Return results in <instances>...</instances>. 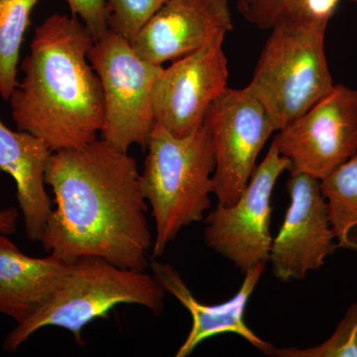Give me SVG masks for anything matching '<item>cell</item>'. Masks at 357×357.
<instances>
[{
  "label": "cell",
  "mask_w": 357,
  "mask_h": 357,
  "mask_svg": "<svg viewBox=\"0 0 357 357\" xmlns=\"http://www.w3.org/2000/svg\"><path fill=\"white\" fill-rule=\"evenodd\" d=\"M328 23L293 13L271 29L248 84L277 131L314 107L335 86L326 55Z\"/></svg>",
  "instance_id": "cell-5"
},
{
  "label": "cell",
  "mask_w": 357,
  "mask_h": 357,
  "mask_svg": "<svg viewBox=\"0 0 357 357\" xmlns=\"http://www.w3.org/2000/svg\"><path fill=\"white\" fill-rule=\"evenodd\" d=\"M7 236L0 234V314L20 325L50 299L70 263L52 255H26Z\"/></svg>",
  "instance_id": "cell-15"
},
{
  "label": "cell",
  "mask_w": 357,
  "mask_h": 357,
  "mask_svg": "<svg viewBox=\"0 0 357 357\" xmlns=\"http://www.w3.org/2000/svg\"><path fill=\"white\" fill-rule=\"evenodd\" d=\"M225 37H215L198 51L164 68L152 93L156 126L184 136L204 123L211 105L227 89Z\"/></svg>",
  "instance_id": "cell-10"
},
{
  "label": "cell",
  "mask_w": 357,
  "mask_h": 357,
  "mask_svg": "<svg viewBox=\"0 0 357 357\" xmlns=\"http://www.w3.org/2000/svg\"><path fill=\"white\" fill-rule=\"evenodd\" d=\"M290 169V160L272 141L236 203L218 204L206 218L204 243L243 273L269 260L273 241L270 232L272 195L278 178Z\"/></svg>",
  "instance_id": "cell-8"
},
{
  "label": "cell",
  "mask_w": 357,
  "mask_h": 357,
  "mask_svg": "<svg viewBox=\"0 0 357 357\" xmlns=\"http://www.w3.org/2000/svg\"><path fill=\"white\" fill-rule=\"evenodd\" d=\"M337 249L357 251V153L321 181Z\"/></svg>",
  "instance_id": "cell-16"
},
{
  "label": "cell",
  "mask_w": 357,
  "mask_h": 357,
  "mask_svg": "<svg viewBox=\"0 0 357 357\" xmlns=\"http://www.w3.org/2000/svg\"><path fill=\"white\" fill-rule=\"evenodd\" d=\"M273 142L290 160V172L323 180L357 153V89L335 84L328 96L279 130Z\"/></svg>",
  "instance_id": "cell-9"
},
{
  "label": "cell",
  "mask_w": 357,
  "mask_h": 357,
  "mask_svg": "<svg viewBox=\"0 0 357 357\" xmlns=\"http://www.w3.org/2000/svg\"><path fill=\"white\" fill-rule=\"evenodd\" d=\"M149 266L164 290L175 297L192 317L191 330L176 352V357L191 356L204 340L222 333H236L248 340L258 351L274 356L276 347L258 337L244 319L248 301L264 274L266 263H261L248 270L244 273L245 277L236 295L218 305L202 304L192 295L181 274L170 264L151 258Z\"/></svg>",
  "instance_id": "cell-13"
},
{
  "label": "cell",
  "mask_w": 357,
  "mask_h": 357,
  "mask_svg": "<svg viewBox=\"0 0 357 357\" xmlns=\"http://www.w3.org/2000/svg\"><path fill=\"white\" fill-rule=\"evenodd\" d=\"M278 357H357V302L354 303L340 319L335 333L316 347H280L275 349Z\"/></svg>",
  "instance_id": "cell-18"
},
{
  "label": "cell",
  "mask_w": 357,
  "mask_h": 357,
  "mask_svg": "<svg viewBox=\"0 0 357 357\" xmlns=\"http://www.w3.org/2000/svg\"><path fill=\"white\" fill-rule=\"evenodd\" d=\"M102 84L103 140L121 151L146 149L156 121L152 93L163 66L140 58L126 37L109 29L95 40L88 55Z\"/></svg>",
  "instance_id": "cell-6"
},
{
  "label": "cell",
  "mask_w": 357,
  "mask_h": 357,
  "mask_svg": "<svg viewBox=\"0 0 357 357\" xmlns=\"http://www.w3.org/2000/svg\"><path fill=\"white\" fill-rule=\"evenodd\" d=\"M93 42L76 16L53 14L21 65L24 77L9 98L14 121L52 152L88 144L103 128L102 84L88 58Z\"/></svg>",
  "instance_id": "cell-2"
},
{
  "label": "cell",
  "mask_w": 357,
  "mask_h": 357,
  "mask_svg": "<svg viewBox=\"0 0 357 357\" xmlns=\"http://www.w3.org/2000/svg\"><path fill=\"white\" fill-rule=\"evenodd\" d=\"M146 149L140 190L154 218L151 258L156 259L181 230L210 210L215 149L206 121L184 136L156 126Z\"/></svg>",
  "instance_id": "cell-3"
},
{
  "label": "cell",
  "mask_w": 357,
  "mask_h": 357,
  "mask_svg": "<svg viewBox=\"0 0 357 357\" xmlns=\"http://www.w3.org/2000/svg\"><path fill=\"white\" fill-rule=\"evenodd\" d=\"M287 192L290 204L268 260L275 278L284 283L318 271L337 249L321 180L290 172Z\"/></svg>",
  "instance_id": "cell-11"
},
{
  "label": "cell",
  "mask_w": 357,
  "mask_h": 357,
  "mask_svg": "<svg viewBox=\"0 0 357 357\" xmlns=\"http://www.w3.org/2000/svg\"><path fill=\"white\" fill-rule=\"evenodd\" d=\"M40 0H0V96L8 100L17 86V67L31 13Z\"/></svg>",
  "instance_id": "cell-17"
},
{
  "label": "cell",
  "mask_w": 357,
  "mask_h": 357,
  "mask_svg": "<svg viewBox=\"0 0 357 357\" xmlns=\"http://www.w3.org/2000/svg\"><path fill=\"white\" fill-rule=\"evenodd\" d=\"M340 1V0H301L297 7L289 15L298 13L309 20L328 23L337 11Z\"/></svg>",
  "instance_id": "cell-22"
},
{
  "label": "cell",
  "mask_w": 357,
  "mask_h": 357,
  "mask_svg": "<svg viewBox=\"0 0 357 357\" xmlns=\"http://www.w3.org/2000/svg\"><path fill=\"white\" fill-rule=\"evenodd\" d=\"M166 291L153 274L116 266L96 256H83L70 263V270L44 306L7 335L6 351H17L33 333L46 326H58L83 344L82 333L96 319L109 317L119 305H138L154 314L165 307Z\"/></svg>",
  "instance_id": "cell-4"
},
{
  "label": "cell",
  "mask_w": 357,
  "mask_h": 357,
  "mask_svg": "<svg viewBox=\"0 0 357 357\" xmlns=\"http://www.w3.org/2000/svg\"><path fill=\"white\" fill-rule=\"evenodd\" d=\"M51 151L43 140L26 131H14L0 119V171L13 178L26 236L41 243L52 213L45 174Z\"/></svg>",
  "instance_id": "cell-14"
},
{
  "label": "cell",
  "mask_w": 357,
  "mask_h": 357,
  "mask_svg": "<svg viewBox=\"0 0 357 357\" xmlns=\"http://www.w3.org/2000/svg\"><path fill=\"white\" fill-rule=\"evenodd\" d=\"M232 28L229 0H167L131 45L140 58L163 66L225 36Z\"/></svg>",
  "instance_id": "cell-12"
},
{
  "label": "cell",
  "mask_w": 357,
  "mask_h": 357,
  "mask_svg": "<svg viewBox=\"0 0 357 357\" xmlns=\"http://www.w3.org/2000/svg\"><path fill=\"white\" fill-rule=\"evenodd\" d=\"M352 1L354 2V3H356L357 4V0H352Z\"/></svg>",
  "instance_id": "cell-24"
},
{
  "label": "cell",
  "mask_w": 357,
  "mask_h": 357,
  "mask_svg": "<svg viewBox=\"0 0 357 357\" xmlns=\"http://www.w3.org/2000/svg\"><path fill=\"white\" fill-rule=\"evenodd\" d=\"M45 182L55 197L42 245L68 263L96 256L145 271L153 241L137 162L96 139L51 154Z\"/></svg>",
  "instance_id": "cell-1"
},
{
  "label": "cell",
  "mask_w": 357,
  "mask_h": 357,
  "mask_svg": "<svg viewBox=\"0 0 357 357\" xmlns=\"http://www.w3.org/2000/svg\"><path fill=\"white\" fill-rule=\"evenodd\" d=\"M20 211L15 208L0 210V234L11 236L17 229V222Z\"/></svg>",
  "instance_id": "cell-23"
},
{
  "label": "cell",
  "mask_w": 357,
  "mask_h": 357,
  "mask_svg": "<svg viewBox=\"0 0 357 357\" xmlns=\"http://www.w3.org/2000/svg\"><path fill=\"white\" fill-rule=\"evenodd\" d=\"M204 121L215 149L213 194L218 204L229 206L243 194L257 166L258 155L276 126L248 86L225 89Z\"/></svg>",
  "instance_id": "cell-7"
},
{
  "label": "cell",
  "mask_w": 357,
  "mask_h": 357,
  "mask_svg": "<svg viewBox=\"0 0 357 357\" xmlns=\"http://www.w3.org/2000/svg\"><path fill=\"white\" fill-rule=\"evenodd\" d=\"M72 15L79 18L93 39L109 30V11L105 0H66Z\"/></svg>",
  "instance_id": "cell-21"
},
{
  "label": "cell",
  "mask_w": 357,
  "mask_h": 357,
  "mask_svg": "<svg viewBox=\"0 0 357 357\" xmlns=\"http://www.w3.org/2000/svg\"><path fill=\"white\" fill-rule=\"evenodd\" d=\"M301 0H236L244 20L262 30H271L297 7Z\"/></svg>",
  "instance_id": "cell-20"
},
{
  "label": "cell",
  "mask_w": 357,
  "mask_h": 357,
  "mask_svg": "<svg viewBox=\"0 0 357 357\" xmlns=\"http://www.w3.org/2000/svg\"><path fill=\"white\" fill-rule=\"evenodd\" d=\"M167 0H105L109 11V29L132 42L147 21Z\"/></svg>",
  "instance_id": "cell-19"
}]
</instances>
